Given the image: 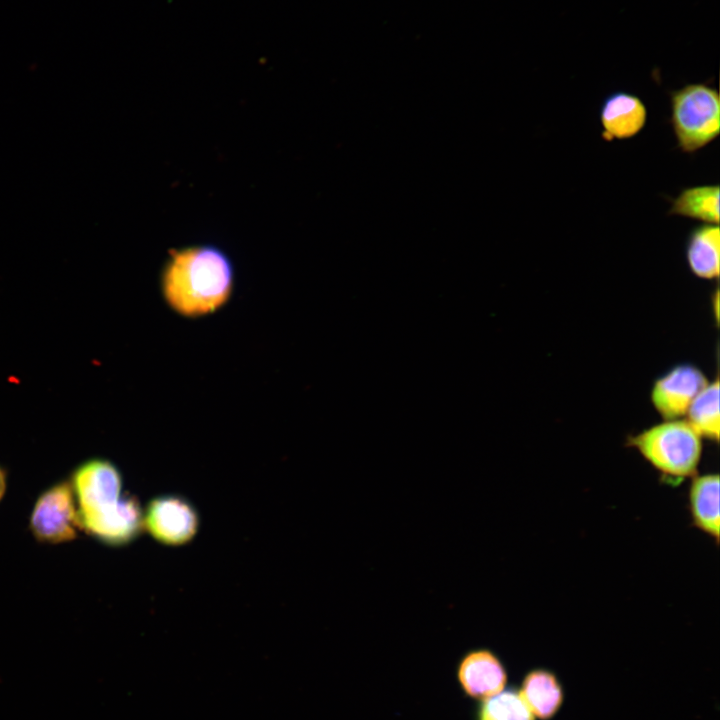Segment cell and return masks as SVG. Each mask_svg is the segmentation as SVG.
Returning a JSON list of instances; mask_svg holds the SVG:
<instances>
[{
    "instance_id": "obj_1",
    "label": "cell",
    "mask_w": 720,
    "mask_h": 720,
    "mask_svg": "<svg viewBox=\"0 0 720 720\" xmlns=\"http://www.w3.org/2000/svg\"><path fill=\"white\" fill-rule=\"evenodd\" d=\"M234 282L231 259L210 244L170 249L160 273V289L166 304L186 318L219 310L231 298Z\"/></svg>"
},
{
    "instance_id": "obj_2",
    "label": "cell",
    "mask_w": 720,
    "mask_h": 720,
    "mask_svg": "<svg viewBox=\"0 0 720 720\" xmlns=\"http://www.w3.org/2000/svg\"><path fill=\"white\" fill-rule=\"evenodd\" d=\"M628 442L671 484L697 475L702 437L686 420H665Z\"/></svg>"
},
{
    "instance_id": "obj_3",
    "label": "cell",
    "mask_w": 720,
    "mask_h": 720,
    "mask_svg": "<svg viewBox=\"0 0 720 720\" xmlns=\"http://www.w3.org/2000/svg\"><path fill=\"white\" fill-rule=\"evenodd\" d=\"M670 123L678 148L694 153L720 133L718 90L705 83H689L670 92Z\"/></svg>"
},
{
    "instance_id": "obj_4",
    "label": "cell",
    "mask_w": 720,
    "mask_h": 720,
    "mask_svg": "<svg viewBox=\"0 0 720 720\" xmlns=\"http://www.w3.org/2000/svg\"><path fill=\"white\" fill-rule=\"evenodd\" d=\"M29 529L42 544H61L77 537L80 530L77 505L69 481L54 483L38 496L30 514Z\"/></svg>"
},
{
    "instance_id": "obj_5",
    "label": "cell",
    "mask_w": 720,
    "mask_h": 720,
    "mask_svg": "<svg viewBox=\"0 0 720 720\" xmlns=\"http://www.w3.org/2000/svg\"><path fill=\"white\" fill-rule=\"evenodd\" d=\"M77 505V518L100 511L122 496L123 479L115 464L91 458L79 464L69 480Z\"/></svg>"
},
{
    "instance_id": "obj_6",
    "label": "cell",
    "mask_w": 720,
    "mask_h": 720,
    "mask_svg": "<svg viewBox=\"0 0 720 720\" xmlns=\"http://www.w3.org/2000/svg\"><path fill=\"white\" fill-rule=\"evenodd\" d=\"M199 523L196 508L179 495L155 497L143 510L144 528L165 545L178 546L190 542L198 532Z\"/></svg>"
},
{
    "instance_id": "obj_7",
    "label": "cell",
    "mask_w": 720,
    "mask_h": 720,
    "mask_svg": "<svg viewBox=\"0 0 720 720\" xmlns=\"http://www.w3.org/2000/svg\"><path fill=\"white\" fill-rule=\"evenodd\" d=\"M80 530L103 544L122 546L140 535L143 510L135 496L122 494L114 504L95 513L78 517Z\"/></svg>"
},
{
    "instance_id": "obj_8",
    "label": "cell",
    "mask_w": 720,
    "mask_h": 720,
    "mask_svg": "<svg viewBox=\"0 0 720 720\" xmlns=\"http://www.w3.org/2000/svg\"><path fill=\"white\" fill-rule=\"evenodd\" d=\"M708 383L699 369L681 365L655 382L651 400L664 420L681 419L693 399Z\"/></svg>"
},
{
    "instance_id": "obj_9",
    "label": "cell",
    "mask_w": 720,
    "mask_h": 720,
    "mask_svg": "<svg viewBox=\"0 0 720 720\" xmlns=\"http://www.w3.org/2000/svg\"><path fill=\"white\" fill-rule=\"evenodd\" d=\"M457 678L467 696L481 701L504 689L507 672L493 651L478 648L468 651L460 659Z\"/></svg>"
},
{
    "instance_id": "obj_10",
    "label": "cell",
    "mask_w": 720,
    "mask_h": 720,
    "mask_svg": "<svg viewBox=\"0 0 720 720\" xmlns=\"http://www.w3.org/2000/svg\"><path fill=\"white\" fill-rule=\"evenodd\" d=\"M599 119L606 141L630 139L645 127L647 108L637 95L617 91L603 100Z\"/></svg>"
},
{
    "instance_id": "obj_11",
    "label": "cell",
    "mask_w": 720,
    "mask_h": 720,
    "mask_svg": "<svg viewBox=\"0 0 720 720\" xmlns=\"http://www.w3.org/2000/svg\"><path fill=\"white\" fill-rule=\"evenodd\" d=\"M688 508L693 525L719 542V475H695L691 478Z\"/></svg>"
},
{
    "instance_id": "obj_12",
    "label": "cell",
    "mask_w": 720,
    "mask_h": 720,
    "mask_svg": "<svg viewBox=\"0 0 720 720\" xmlns=\"http://www.w3.org/2000/svg\"><path fill=\"white\" fill-rule=\"evenodd\" d=\"M719 224L701 223L688 234L685 254L691 272L702 279H717L720 264Z\"/></svg>"
},
{
    "instance_id": "obj_13",
    "label": "cell",
    "mask_w": 720,
    "mask_h": 720,
    "mask_svg": "<svg viewBox=\"0 0 720 720\" xmlns=\"http://www.w3.org/2000/svg\"><path fill=\"white\" fill-rule=\"evenodd\" d=\"M519 692L532 714L541 719L552 718L563 703V689L557 676L544 668L529 671Z\"/></svg>"
},
{
    "instance_id": "obj_14",
    "label": "cell",
    "mask_w": 720,
    "mask_h": 720,
    "mask_svg": "<svg viewBox=\"0 0 720 720\" xmlns=\"http://www.w3.org/2000/svg\"><path fill=\"white\" fill-rule=\"evenodd\" d=\"M719 194L718 184L686 187L672 199L667 213L706 224H719Z\"/></svg>"
},
{
    "instance_id": "obj_15",
    "label": "cell",
    "mask_w": 720,
    "mask_h": 720,
    "mask_svg": "<svg viewBox=\"0 0 720 720\" xmlns=\"http://www.w3.org/2000/svg\"><path fill=\"white\" fill-rule=\"evenodd\" d=\"M719 381L708 383L693 399L686 421L703 438L718 441L720 433Z\"/></svg>"
},
{
    "instance_id": "obj_16",
    "label": "cell",
    "mask_w": 720,
    "mask_h": 720,
    "mask_svg": "<svg viewBox=\"0 0 720 720\" xmlns=\"http://www.w3.org/2000/svg\"><path fill=\"white\" fill-rule=\"evenodd\" d=\"M476 720H535L519 690L503 689L481 700L476 710Z\"/></svg>"
},
{
    "instance_id": "obj_17",
    "label": "cell",
    "mask_w": 720,
    "mask_h": 720,
    "mask_svg": "<svg viewBox=\"0 0 720 720\" xmlns=\"http://www.w3.org/2000/svg\"><path fill=\"white\" fill-rule=\"evenodd\" d=\"M7 489L6 471L0 466V501L4 497Z\"/></svg>"
}]
</instances>
